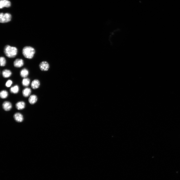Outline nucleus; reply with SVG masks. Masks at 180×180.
Returning <instances> with one entry per match:
<instances>
[{"mask_svg": "<svg viewBox=\"0 0 180 180\" xmlns=\"http://www.w3.org/2000/svg\"><path fill=\"white\" fill-rule=\"evenodd\" d=\"M17 48L8 45L6 46L4 48V52L6 56L10 58L15 57L18 54Z\"/></svg>", "mask_w": 180, "mask_h": 180, "instance_id": "1", "label": "nucleus"}, {"mask_svg": "<svg viewBox=\"0 0 180 180\" xmlns=\"http://www.w3.org/2000/svg\"><path fill=\"white\" fill-rule=\"evenodd\" d=\"M35 50L32 47L26 46L24 47L22 50V54L26 58L31 59L34 57L35 53Z\"/></svg>", "mask_w": 180, "mask_h": 180, "instance_id": "2", "label": "nucleus"}, {"mask_svg": "<svg viewBox=\"0 0 180 180\" xmlns=\"http://www.w3.org/2000/svg\"><path fill=\"white\" fill-rule=\"evenodd\" d=\"M11 15L9 13H1L0 14V23H4L8 22L11 20Z\"/></svg>", "mask_w": 180, "mask_h": 180, "instance_id": "3", "label": "nucleus"}, {"mask_svg": "<svg viewBox=\"0 0 180 180\" xmlns=\"http://www.w3.org/2000/svg\"><path fill=\"white\" fill-rule=\"evenodd\" d=\"M40 70L44 71H46L48 70L50 68V65L46 61L41 62L39 65Z\"/></svg>", "mask_w": 180, "mask_h": 180, "instance_id": "4", "label": "nucleus"}, {"mask_svg": "<svg viewBox=\"0 0 180 180\" xmlns=\"http://www.w3.org/2000/svg\"><path fill=\"white\" fill-rule=\"evenodd\" d=\"M2 107L4 110L8 111L12 109V105L10 102L8 101H5L2 104Z\"/></svg>", "mask_w": 180, "mask_h": 180, "instance_id": "5", "label": "nucleus"}, {"mask_svg": "<svg viewBox=\"0 0 180 180\" xmlns=\"http://www.w3.org/2000/svg\"><path fill=\"white\" fill-rule=\"evenodd\" d=\"M24 62L23 60L20 58H17L13 62L14 66L16 68L21 67L24 65Z\"/></svg>", "mask_w": 180, "mask_h": 180, "instance_id": "6", "label": "nucleus"}, {"mask_svg": "<svg viewBox=\"0 0 180 180\" xmlns=\"http://www.w3.org/2000/svg\"><path fill=\"white\" fill-rule=\"evenodd\" d=\"M13 116L14 120L17 122H21L23 120V116L20 113L17 112L15 113Z\"/></svg>", "mask_w": 180, "mask_h": 180, "instance_id": "7", "label": "nucleus"}, {"mask_svg": "<svg viewBox=\"0 0 180 180\" xmlns=\"http://www.w3.org/2000/svg\"><path fill=\"white\" fill-rule=\"evenodd\" d=\"M16 108L18 110H22L24 109L26 106V103L23 101H19L15 104Z\"/></svg>", "mask_w": 180, "mask_h": 180, "instance_id": "8", "label": "nucleus"}, {"mask_svg": "<svg viewBox=\"0 0 180 180\" xmlns=\"http://www.w3.org/2000/svg\"><path fill=\"white\" fill-rule=\"evenodd\" d=\"M40 81L38 79L34 80L32 82L31 84V86L33 89L35 90L38 88L40 86Z\"/></svg>", "mask_w": 180, "mask_h": 180, "instance_id": "9", "label": "nucleus"}, {"mask_svg": "<svg viewBox=\"0 0 180 180\" xmlns=\"http://www.w3.org/2000/svg\"><path fill=\"white\" fill-rule=\"evenodd\" d=\"M38 98L35 94H32L30 95L28 99V101L29 103L31 104H35L37 101Z\"/></svg>", "mask_w": 180, "mask_h": 180, "instance_id": "10", "label": "nucleus"}, {"mask_svg": "<svg viewBox=\"0 0 180 180\" xmlns=\"http://www.w3.org/2000/svg\"><path fill=\"white\" fill-rule=\"evenodd\" d=\"M11 6L10 2L8 0H0V8H2L4 7L8 8Z\"/></svg>", "mask_w": 180, "mask_h": 180, "instance_id": "11", "label": "nucleus"}, {"mask_svg": "<svg viewBox=\"0 0 180 180\" xmlns=\"http://www.w3.org/2000/svg\"><path fill=\"white\" fill-rule=\"evenodd\" d=\"M12 74L11 71L9 70L6 69L4 70L2 72V76L4 78H8L11 76Z\"/></svg>", "mask_w": 180, "mask_h": 180, "instance_id": "12", "label": "nucleus"}, {"mask_svg": "<svg viewBox=\"0 0 180 180\" xmlns=\"http://www.w3.org/2000/svg\"><path fill=\"white\" fill-rule=\"evenodd\" d=\"M31 92V90L30 88H26L23 90L22 94L24 97L26 98L30 96Z\"/></svg>", "mask_w": 180, "mask_h": 180, "instance_id": "13", "label": "nucleus"}, {"mask_svg": "<svg viewBox=\"0 0 180 180\" xmlns=\"http://www.w3.org/2000/svg\"><path fill=\"white\" fill-rule=\"evenodd\" d=\"M29 74L28 70L26 68H24L22 69L20 72V76L23 78H26Z\"/></svg>", "mask_w": 180, "mask_h": 180, "instance_id": "14", "label": "nucleus"}, {"mask_svg": "<svg viewBox=\"0 0 180 180\" xmlns=\"http://www.w3.org/2000/svg\"><path fill=\"white\" fill-rule=\"evenodd\" d=\"M19 90V87L18 85H16L12 87L10 89V91L12 94H16L18 93Z\"/></svg>", "mask_w": 180, "mask_h": 180, "instance_id": "15", "label": "nucleus"}, {"mask_svg": "<svg viewBox=\"0 0 180 180\" xmlns=\"http://www.w3.org/2000/svg\"><path fill=\"white\" fill-rule=\"evenodd\" d=\"M8 91L5 90H1L0 92V97L2 99L6 98L8 96Z\"/></svg>", "mask_w": 180, "mask_h": 180, "instance_id": "16", "label": "nucleus"}, {"mask_svg": "<svg viewBox=\"0 0 180 180\" xmlns=\"http://www.w3.org/2000/svg\"><path fill=\"white\" fill-rule=\"evenodd\" d=\"M30 80L28 78H24L22 81V85L24 86H27L30 84Z\"/></svg>", "mask_w": 180, "mask_h": 180, "instance_id": "17", "label": "nucleus"}, {"mask_svg": "<svg viewBox=\"0 0 180 180\" xmlns=\"http://www.w3.org/2000/svg\"><path fill=\"white\" fill-rule=\"evenodd\" d=\"M6 64V60L5 58L1 56L0 58V65L1 66H4Z\"/></svg>", "mask_w": 180, "mask_h": 180, "instance_id": "18", "label": "nucleus"}, {"mask_svg": "<svg viewBox=\"0 0 180 180\" xmlns=\"http://www.w3.org/2000/svg\"><path fill=\"white\" fill-rule=\"evenodd\" d=\"M13 83L12 81L11 80H8L6 81L5 83V86L7 87H10Z\"/></svg>", "mask_w": 180, "mask_h": 180, "instance_id": "19", "label": "nucleus"}]
</instances>
